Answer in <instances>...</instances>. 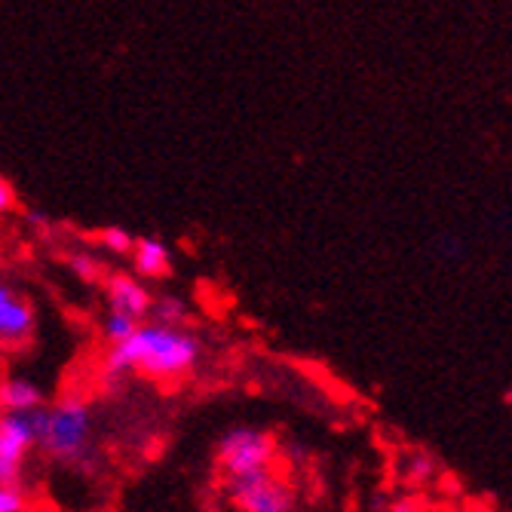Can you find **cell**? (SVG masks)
Segmentation results:
<instances>
[{
  "mask_svg": "<svg viewBox=\"0 0 512 512\" xmlns=\"http://www.w3.org/2000/svg\"><path fill=\"white\" fill-rule=\"evenodd\" d=\"M203 356V341L188 325H163V322H138V329L111 344L102 359V375L108 381H120L126 375L151 378L160 384H172L188 378Z\"/></svg>",
  "mask_w": 512,
  "mask_h": 512,
  "instance_id": "obj_1",
  "label": "cell"
},
{
  "mask_svg": "<svg viewBox=\"0 0 512 512\" xmlns=\"http://www.w3.org/2000/svg\"><path fill=\"white\" fill-rule=\"evenodd\" d=\"M37 448L59 467H83L92 454V408L77 396H62L34 411Z\"/></svg>",
  "mask_w": 512,
  "mask_h": 512,
  "instance_id": "obj_2",
  "label": "cell"
},
{
  "mask_svg": "<svg viewBox=\"0 0 512 512\" xmlns=\"http://www.w3.org/2000/svg\"><path fill=\"white\" fill-rule=\"evenodd\" d=\"M273 460H276V439L258 427L227 430L215 448V467L224 476V482L273 470Z\"/></svg>",
  "mask_w": 512,
  "mask_h": 512,
  "instance_id": "obj_3",
  "label": "cell"
},
{
  "mask_svg": "<svg viewBox=\"0 0 512 512\" xmlns=\"http://www.w3.org/2000/svg\"><path fill=\"white\" fill-rule=\"evenodd\" d=\"M227 500L237 512H295V488L273 470L224 482Z\"/></svg>",
  "mask_w": 512,
  "mask_h": 512,
  "instance_id": "obj_4",
  "label": "cell"
},
{
  "mask_svg": "<svg viewBox=\"0 0 512 512\" xmlns=\"http://www.w3.org/2000/svg\"><path fill=\"white\" fill-rule=\"evenodd\" d=\"M37 448V421L28 414H0V482L22 485L28 457Z\"/></svg>",
  "mask_w": 512,
  "mask_h": 512,
  "instance_id": "obj_5",
  "label": "cell"
},
{
  "mask_svg": "<svg viewBox=\"0 0 512 512\" xmlns=\"http://www.w3.org/2000/svg\"><path fill=\"white\" fill-rule=\"evenodd\" d=\"M37 332V307L34 301L16 289L7 279H0V350H19L31 344Z\"/></svg>",
  "mask_w": 512,
  "mask_h": 512,
  "instance_id": "obj_6",
  "label": "cell"
},
{
  "mask_svg": "<svg viewBox=\"0 0 512 512\" xmlns=\"http://www.w3.org/2000/svg\"><path fill=\"white\" fill-rule=\"evenodd\" d=\"M102 286H105V301H108V310L114 313H126L132 319H148L151 313V289L145 286V279H138L135 273H105L102 276Z\"/></svg>",
  "mask_w": 512,
  "mask_h": 512,
  "instance_id": "obj_7",
  "label": "cell"
},
{
  "mask_svg": "<svg viewBox=\"0 0 512 512\" xmlns=\"http://www.w3.org/2000/svg\"><path fill=\"white\" fill-rule=\"evenodd\" d=\"M132 270L138 279H169L172 276V252L160 237H135L132 243Z\"/></svg>",
  "mask_w": 512,
  "mask_h": 512,
  "instance_id": "obj_8",
  "label": "cell"
},
{
  "mask_svg": "<svg viewBox=\"0 0 512 512\" xmlns=\"http://www.w3.org/2000/svg\"><path fill=\"white\" fill-rule=\"evenodd\" d=\"M43 408V390L31 378H4L0 381V414H28Z\"/></svg>",
  "mask_w": 512,
  "mask_h": 512,
  "instance_id": "obj_9",
  "label": "cell"
},
{
  "mask_svg": "<svg viewBox=\"0 0 512 512\" xmlns=\"http://www.w3.org/2000/svg\"><path fill=\"white\" fill-rule=\"evenodd\" d=\"M148 316H151V322H163V325H188L191 307L178 295H154Z\"/></svg>",
  "mask_w": 512,
  "mask_h": 512,
  "instance_id": "obj_10",
  "label": "cell"
},
{
  "mask_svg": "<svg viewBox=\"0 0 512 512\" xmlns=\"http://www.w3.org/2000/svg\"><path fill=\"white\" fill-rule=\"evenodd\" d=\"M135 329H138V319L126 316V313H114V310H108V316L102 319V338L108 341V347H111V344L126 341Z\"/></svg>",
  "mask_w": 512,
  "mask_h": 512,
  "instance_id": "obj_11",
  "label": "cell"
},
{
  "mask_svg": "<svg viewBox=\"0 0 512 512\" xmlns=\"http://www.w3.org/2000/svg\"><path fill=\"white\" fill-rule=\"evenodd\" d=\"M96 240H99V246H102L105 252H111V255H129V252H132V243H135V237L129 234L126 227H120V224L102 227L99 234H96Z\"/></svg>",
  "mask_w": 512,
  "mask_h": 512,
  "instance_id": "obj_12",
  "label": "cell"
},
{
  "mask_svg": "<svg viewBox=\"0 0 512 512\" xmlns=\"http://www.w3.org/2000/svg\"><path fill=\"white\" fill-rule=\"evenodd\" d=\"M68 270L77 276V279H83V283H102V261L92 255V252H74V255H68Z\"/></svg>",
  "mask_w": 512,
  "mask_h": 512,
  "instance_id": "obj_13",
  "label": "cell"
},
{
  "mask_svg": "<svg viewBox=\"0 0 512 512\" xmlns=\"http://www.w3.org/2000/svg\"><path fill=\"white\" fill-rule=\"evenodd\" d=\"M25 506H28V500H25L22 485L0 482V512H25Z\"/></svg>",
  "mask_w": 512,
  "mask_h": 512,
  "instance_id": "obj_14",
  "label": "cell"
},
{
  "mask_svg": "<svg viewBox=\"0 0 512 512\" xmlns=\"http://www.w3.org/2000/svg\"><path fill=\"white\" fill-rule=\"evenodd\" d=\"M16 206H19V194H16V188H13V181L0 175V218L10 215V212H16Z\"/></svg>",
  "mask_w": 512,
  "mask_h": 512,
  "instance_id": "obj_15",
  "label": "cell"
},
{
  "mask_svg": "<svg viewBox=\"0 0 512 512\" xmlns=\"http://www.w3.org/2000/svg\"><path fill=\"white\" fill-rule=\"evenodd\" d=\"M25 218H28V224H34V227H50V215L40 212V209H28Z\"/></svg>",
  "mask_w": 512,
  "mask_h": 512,
  "instance_id": "obj_16",
  "label": "cell"
},
{
  "mask_svg": "<svg viewBox=\"0 0 512 512\" xmlns=\"http://www.w3.org/2000/svg\"><path fill=\"white\" fill-rule=\"evenodd\" d=\"M470 512H491V509H470Z\"/></svg>",
  "mask_w": 512,
  "mask_h": 512,
  "instance_id": "obj_17",
  "label": "cell"
},
{
  "mask_svg": "<svg viewBox=\"0 0 512 512\" xmlns=\"http://www.w3.org/2000/svg\"><path fill=\"white\" fill-rule=\"evenodd\" d=\"M25 512H28V509H25Z\"/></svg>",
  "mask_w": 512,
  "mask_h": 512,
  "instance_id": "obj_18",
  "label": "cell"
}]
</instances>
